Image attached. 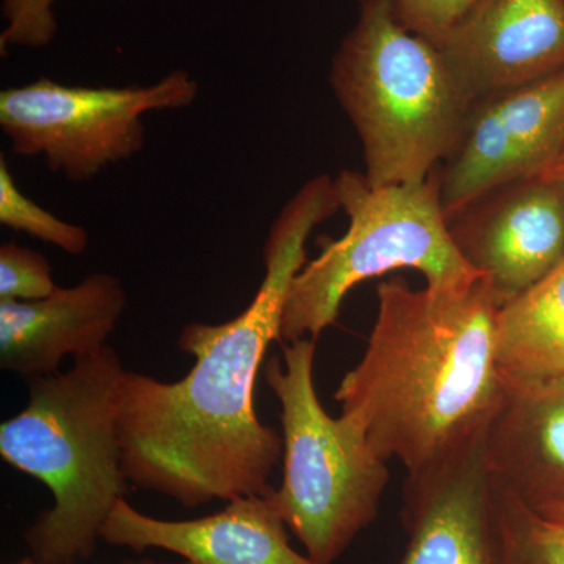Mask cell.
Wrapping results in <instances>:
<instances>
[{"label": "cell", "mask_w": 564, "mask_h": 564, "mask_svg": "<svg viewBox=\"0 0 564 564\" xmlns=\"http://www.w3.org/2000/svg\"><path fill=\"white\" fill-rule=\"evenodd\" d=\"M339 210L334 177L307 181L270 228L265 273L251 303L232 321L181 329L177 345L195 359L191 372L163 383L126 370L118 437L128 481L187 508L272 491L282 437L259 421L256 381L270 345L281 339L293 278L307 262V240Z\"/></svg>", "instance_id": "obj_1"}, {"label": "cell", "mask_w": 564, "mask_h": 564, "mask_svg": "<svg viewBox=\"0 0 564 564\" xmlns=\"http://www.w3.org/2000/svg\"><path fill=\"white\" fill-rule=\"evenodd\" d=\"M372 332L334 399L386 462L417 477L485 436L502 403L499 303L480 278L463 291L381 282Z\"/></svg>", "instance_id": "obj_2"}, {"label": "cell", "mask_w": 564, "mask_h": 564, "mask_svg": "<svg viewBox=\"0 0 564 564\" xmlns=\"http://www.w3.org/2000/svg\"><path fill=\"white\" fill-rule=\"evenodd\" d=\"M120 356L107 345L66 372L29 380L28 404L0 425V456L52 494L25 532L36 564L90 558L128 478L118 437Z\"/></svg>", "instance_id": "obj_3"}, {"label": "cell", "mask_w": 564, "mask_h": 564, "mask_svg": "<svg viewBox=\"0 0 564 564\" xmlns=\"http://www.w3.org/2000/svg\"><path fill=\"white\" fill-rule=\"evenodd\" d=\"M329 85L375 187L429 180L454 150L470 106L436 44L403 24L393 0H359Z\"/></svg>", "instance_id": "obj_4"}, {"label": "cell", "mask_w": 564, "mask_h": 564, "mask_svg": "<svg viewBox=\"0 0 564 564\" xmlns=\"http://www.w3.org/2000/svg\"><path fill=\"white\" fill-rule=\"evenodd\" d=\"M334 180L348 228L293 278L281 322L285 343L317 340L352 288L393 270H417L434 291H463L480 280L448 232L436 172L421 184L384 187L351 170Z\"/></svg>", "instance_id": "obj_5"}, {"label": "cell", "mask_w": 564, "mask_h": 564, "mask_svg": "<svg viewBox=\"0 0 564 564\" xmlns=\"http://www.w3.org/2000/svg\"><path fill=\"white\" fill-rule=\"evenodd\" d=\"M314 339L288 343L265 381L281 406L282 481L269 496L285 525L321 564H333L372 524L389 484L388 462L348 415L332 417L314 384Z\"/></svg>", "instance_id": "obj_6"}, {"label": "cell", "mask_w": 564, "mask_h": 564, "mask_svg": "<svg viewBox=\"0 0 564 564\" xmlns=\"http://www.w3.org/2000/svg\"><path fill=\"white\" fill-rule=\"evenodd\" d=\"M198 93L184 69L129 87H76L43 77L0 93V128L14 154L43 158L51 172L85 182L143 151L144 115L191 107Z\"/></svg>", "instance_id": "obj_7"}, {"label": "cell", "mask_w": 564, "mask_h": 564, "mask_svg": "<svg viewBox=\"0 0 564 564\" xmlns=\"http://www.w3.org/2000/svg\"><path fill=\"white\" fill-rule=\"evenodd\" d=\"M564 151V66L486 93L436 170L445 218L507 182L551 172Z\"/></svg>", "instance_id": "obj_8"}, {"label": "cell", "mask_w": 564, "mask_h": 564, "mask_svg": "<svg viewBox=\"0 0 564 564\" xmlns=\"http://www.w3.org/2000/svg\"><path fill=\"white\" fill-rule=\"evenodd\" d=\"M456 250L503 306L564 259V181L551 174L497 185L455 214Z\"/></svg>", "instance_id": "obj_9"}, {"label": "cell", "mask_w": 564, "mask_h": 564, "mask_svg": "<svg viewBox=\"0 0 564 564\" xmlns=\"http://www.w3.org/2000/svg\"><path fill=\"white\" fill-rule=\"evenodd\" d=\"M470 104L564 66V0H478L440 43Z\"/></svg>", "instance_id": "obj_10"}, {"label": "cell", "mask_w": 564, "mask_h": 564, "mask_svg": "<svg viewBox=\"0 0 564 564\" xmlns=\"http://www.w3.org/2000/svg\"><path fill=\"white\" fill-rule=\"evenodd\" d=\"M406 551L399 564H499L485 436L403 486Z\"/></svg>", "instance_id": "obj_11"}, {"label": "cell", "mask_w": 564, "mask_h": 564, "mask_svg": "<svg viewBox=\"0 0 564 564\" xmlns=\"http://www.w3.org/2000/svg\"><path fill=\"white\" fill-rule=\"evenodd\" d=\"M269 494L237 497L218 513L188 521L152 518L122 497L102 541L135 552H170L184 558L182 564H321L292 547L289 527Z\"/></svg>", "instance_id": "obj_12"}, {"label": "cell", "mask_w": 564, "mask_h": 564, "mask_svg": "<svg viewBox=\"0 0 564 564\" xmlns=\"http://www.w3.org/2000/svg\"><path fill=\"white\" fill-rule=\"evenodd\" d=\"M120 278L93 273L36 302H0V367L24 380L61 372L63 359L107 347L126 310Z\"/></svg>", "instance_id": "obj_13"}, {"label": "cell", "mask_w": 564, "mask_h": 564, "mask_svg": "<svg viewBox=\"0 0 564 564\" xmlns=\"http://www.w3.org/2000/svg\"><path fill=\"white\" fill-rule=\"evenodd\" d=\"M485 433L494 480L529 505L564 500V377H503Z\"/></svg>", "instance_id": "obj_14"}, {"label": "cell", "mask_w": 564, "mask_h": 564, "mask_svg": "<svg viewBox=\"0 0 564 564\" xmlns=\"http://www.w3.org/2000/svg\"><path fill=\"white\" fill-rule=\"evenodd\" d=\"M496 359L502 377H564V259L499 307Z\"/></svg>", "instance_id": "obj_15"}, {"label": "cell", "mask_w": 564, "mask_h": 564, "mask_svg": "<svg viewBox=\"0 0 564 564\" xmlns=\"http://www.w3.org/2000/svg\"><path fill=\"white\" fill-rule=\"evenodd\" d=\"M494 480V478H492ZM499 564H564V529L494 480Z\"/></svg>", "instance_id": "obj_16"}, {"label": "cell", "mask_w": 564, "mask_h": 564, "mask_svg": "<svg viewBox=\"0 0 564 564\" xmlns=\"http://www.w3.org/2000/svg\"><path fill=\"white\" fill-rule=\"evenodd\" d=\"M0 223L18 232L29 234L41 242L54 245L70 256L87 251L88 234L80 226L63 221L43 209L18 188L9 163L0 159Z\"/></svg>", "instance_id": "obj_17"}, {"label": "cell", "mask_w": 564, "mask_h": 564, "mask_svg": "<svg viewBox=\"0 0 564 564\" xmlns=\"http://www.w3.org/2000/svg\"><path fill=\"white\" fill-rule=\"evenodd\" d=\"M57 288L43 254L17 243L0 247V302H36Z\"/></svg>", "instance_id": "obj_18"}, {"label": "cell", "mask_w": 564, "mask_h": 564, "mask_svg": "<svg viewBox=\"0 0 564 564\" xmlns=\"http://www.w3.org/2000/svg\"><path fill=\"white\" fill-rule=\"evenodd\" d=\"M57 0H2L6 28L0 33V50L10 47L41 50L50 46L58 25L54 6Z\"/></svg>", "instance_id": "obj_19"}, {"label": "cell", "mask_w": 564, "mask_h": 564, "mask_svg": "<svg viewBox=\"0 0 564 564\" xmlns=\"http://www.w3.org/2000/svg\"><path fill=\"white\" fill-rule=\"evenodd\" d=\"M478 0H393L397 14L411 32L440 43Z\"/></svg>", "instance_id": "obj_20"}, {"label": "cell", "mask_w": 564, "mask_h": 564, "mask_svg": "<svg viewBox=\"0 0 564 564\" xmlns=\"http://www.w3.org/2000/svg\"><path fill=\"white\" fill-rule=\"evenodd\" d=\"M543 518L551 521L552 524L562 527L564 529V500L563 502L545 503L543 507L533 508Z\"/></svg>", "instance_id": "obj_21"}, {"label": "cell", "mask_w": 564, "mask_h": 564, "mask_svg": "<svg viewBox=\"0 0 564 564\" xmlns=\"http://www.w3.org/2000/svg\"><path fill=\"white\" fill-rule=\"evenodd\" d=\"M545 174H551V176L560 177V180L564 181V151L563 154L560 155V159L556 161L555 165L552 166L551 172Z\"/></svg>", "instance_id": "obj_22"}, {"label": "cell", "mask_w": 564, "mask_h": 564, "mask_svg": "<svg viewBox=\"0 0 564 564\" xmlns=\"http://www.w3.org/2000/svg\"><path fill=\"white\" fill-rule=\"evenodd\" d=\"M126 564H166V563L154 562V560L144 558V560H137V562H128Z\"/></svg>", "instance_id": "obj_23"}, {"label": "cell", "mask_w": 564, "mask_h": 564, "mask_svg": "<svg viewBox=\"0 0 564 564\" xmlns=\"http://www.w3.org/2000/svg\"><path fill=\"white\" fill-rule=\"evenodd\" d=\"M20 564H36L35 562H33V560L31 558V556H29V558H24L22 560V562Z\"/></svg>", "instance_id": "obj_24"}]
</instances>
